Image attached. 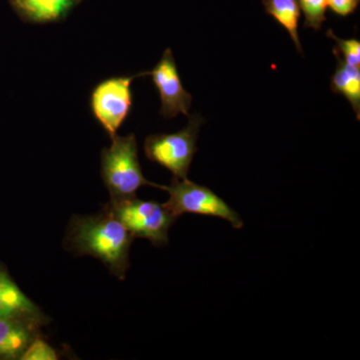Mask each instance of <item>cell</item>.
Instances as JSON below:
<instances>
[{
    "label": "cell",
    "mask_w": 360,
    "mask_h": 360,
    "mask_svg": "<svg viewBox=\"0 0 360 360\" xmlns=\"http://www.w3.org/2000/svg\"><path fill=\"white\" fill-rule=\"evenodd\" d=\"M134 236L108 205L96 215H75L66 231V250L78 257L101 260L111 274L123 281L130 266L129 253Z\"/></svg>",
    "instance_id": "6da1fadb"
},
{
    "label": "cell",
    "mask_w": 360,
    "mask_h": 360,
    "mask_svg": "<svg viewBox=\"0 0 360 360\" xmlns=\"http://www.w3.org/2000/svg\"><path fill=\"white\" fill-rule=\"evenodd\" d=\"M110 148L101 153V177L110 201L127 200L136 196V191L143 186L160 188L144 177L139 160V148L134 134L116 136L111 139Z\"/></svg>",
    "instance_id": "7a4b0ae2"
},
{
    "label": "cell",
    "mask_w": 360,
    "mask_h": 360,
    "mask_svg": "<svg viewBox=\"0 0 360 360\" xmlns=\"http://www.w3.org/2000/svg\"><path fill=\"white\" fill-rule=\"evenodd\" d=\"M188 124L174 134L148 135L144 141L146 158L169 170L175 179H187L198 151V132L205 120L200 115L188 116Z\"/></svg>",
    "instance_id": "3957f363"
},
{
    "label": "cell",
    "mask_w": 360,
    "mask_h": 360,
    "mask_svg": "<svg viewBox=\"0 0 360 360\" xmlns=\"http://www.w3.org/2000/svg\"><path fill=\"white\" fill-rule=\"evenodd\" d=\"M169 194L165 208L177 219L184 213L219 217L229 221L233 229H241L243 220L229 203L205 186L194 184L187 179L172 180L169 186H162Z\"/></svg>",
    "instance_id": "277c9868"
},
{
    "label": "cell",
    "mask_w": 360,
    "mask_h": 360,
    "mask_svg": "<svg viewBox=\"0 0 360 360\" xmlns=\"http://www.w3.org/2000/svg\"><path fill=\"white\" fill-rule=\"evenodd\" d=\"M106 205L134 238L148 239L155 246L167 245L168 232L176 219L163 203L134 196Z\"/></svg>",
    "instance_id": "5b68a950"
},
{
    "label": "cell",
    "mask_w": 360,
    "mask_h": 360,
    "mask_svg": "<svg viewBox=\"0 0 360 360\" xmlns=\"http://www.w3.org/2000/svg\"><path fill=\"white\" fill-rule=\"evenodd\" d=\"M148 75L149 72H142L129 77L108 78L92 90L90 96L92 115L111 139L117 135L118 129L131 111L132 82L136 78Z\"/></svg>",
    "instance_id": "8992f818"
},
{
    "label": "cell",
    "mask_w": 360,
    "mask_h": 360,
    "mask_svg": "<svg viewBox=\"0 0 360 360\" xmlns=\"http://www.w3.org/2000/svg\"><path fill=\"white\" fill-rule=\"evenodd\" d=\"M160 92V115L165 118L184 115L188 117L193 96L187 92L180 79L172 49H167L149 75Z\"/></svg>",
    "instance_id": "52a82bcc"
},
{
    "label": "cell",
    "mask_w": 360,
    "mask_h": 360,
    "mask_svg": "<svg viewBox=\"0 0 360 360\" xmlns=\"http://www.w3.org/2000/svg\"><path fill=\"white\" fill-rule=\"evenodd\" d=\"M0 317H18L42 326L49 321L42 310L25 295L0 262Z\"/></svg>",
    "instance_id": "ba28073f"
},
{
    "label": "cell",
    "mask_w": 360,
    "mask_h": 360,
    "mask_svg": "<svg viewBox=\"0 0 360 360\" xmlns=\"http://www.w3.org/2000/svg\"><path fill=\"white\" fill-rule=\"evenodd\" d=\"M41 326L18 317H0V360L20 359Z\"/></svg>",
    "instance_id": "9c48e42d"
},
{
    "label": "cell",
    "mask_w": 360,
    "mask_h": 360,
    "mask_svg": "<svg viewBox=\"0 0 360 360\" xmlns=\"http://www.w3.org/2000/svg\"><path fill=\"white\" fill-rule=\"evenodd\" d=\"M82 0H9L21 20L49 23L63 20Z\"/></svg>",
    "instance_id": "30bf717a"
},
{
    "label": "cell",
    "mask_w": 360,
    "mask_h": 360,
    "mask_svg": "<svg viewBox=\"0 0 360 360\" xmlns=\"http://www.w3.org/2000/svg\"><path fill=\"white\" fill-rule=\"evenodd\" d=\"M338 61L335 73L331 77V90L347 99L354 108L357 120H360V68L347 65L338 49H333Z\"/></svg>",
    "instance_id": "8fae6325"
},
{
    "label": "cell",
    "mask_w": 360,
    "mask_h": 360,
    "mask_svg": "<svg viewBox=\"0 0 360 360\" xmlns=\"http://www.w3.org/2000/svg\"><path fill=\"white\" fill-rule=\"evenodd\" d=\"M262 2L266 13L288 32L295 49L302 54V42L298 35L300 7L297 0H262Z\"/></svg>",
    "instance_id": "7c38bea8"
},
{
    "label": "cell",
    "mask_w": 360,
    "mask_h": 360,
    "mask_svg": "<svg viewBox=\"0 0 360 360\" xmlns=\"http://www.w3.org/2000/svg\"><path fill=\"white\" fill-rule=\"evenodd\" d=\"M304 14V27L319 30L326 21L328 0H297Z\"/></svg>",
    "instance_id": "4fadbf2b"
},
{
    "label": "cell",
    "mask_w": 360,
    "mask_h": 360,
    "mask_svg": "<svg viewBox=\"0 0 360 360\" xmlns=\"http://www.w3.org/2000/svg\"><path fill=\"white\" fill-rule=\"evenodd\" d=\"M326 35L329 39L335 40L338 45L335 49L340 52L341 58L347 65L360 68V41L359 39H340L331 30H328Z\"/></svg>",
    "instance_id": "5bb4252c"
},
{
    "label": "cell",
    "mask_w": 360,
    "mask_h": 360,
    "mask_svg": "<svg viewBox=\"0 0 360 360\" xmlns=\"http://www.w3.org/2000/svg\"><path fill=\"white\" fill-rule=\"evenodd\" d=\"M58 352L46 341L35 338L21 355L20 360H58Z\"/></svg>",
    "instance_id": "9a60e30c"
},
{
    "label": "cell",
    "mask_w": 360,
    "mask_h": 360,
    "mask_svg": "<svg viewBox=\"0 0 360 360\" xmlns=\"http://www.w3.org/2000/svg\"><path fill=\"white\" fill-rule=\"evenodd\" d=\"M359 0H328V6L333 13L340 16H347L354 13L359 6Z\"/></svg>",
    "instance_id": "2e32d148"
}]
</instances>
